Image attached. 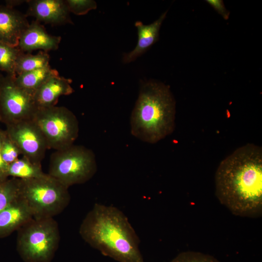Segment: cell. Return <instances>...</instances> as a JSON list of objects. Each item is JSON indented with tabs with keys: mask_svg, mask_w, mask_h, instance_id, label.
I'll return each instance as SVG.
<instances>
[{
	"mask_svg": "<svg viewBox=\"0 0 262 262\" xmlns=\"http://www.w3.org/2000/svg\"><path fill=\"white\" fill-rule=\"evenodd\" d=\"M215 195L233 214L257 217L262 213V149L247 144L223 159L215 174Z\"/></svg>",
	"mask_w": 262,
	"mask_h": 262,
	"instance_id": "cell-1",
	"label": "cell"
},
{
	"mask_svg": "<svg viewBox=\"0 0 262 262\" xmlns=\"http://www.w3.org/2000/svg\"><path fill=\"white\" fill-rule=\"evenodd\" d=\"M79 233L91 247L117 262H144L139 237L116 207L96 203L82 220Z\"/></svg>",
	"mask_w": 262,
	"mask_h": 262,
	"instance_id": "cell-2",
	"label": "cell"
},
{
	"mask_svg": "<svg viewBox=\"0 0 262 262\" xmlns=\"http://www.w3.org/2000/svg\"><path fill=\"white\" fill-rule=\"evenodd\" d=\"M175 114V100L168 86L153 80L143 82L131 114V133L155 144L172 133Z\"/></svg>",
	"mask_w": 262,
	"mask_h": 262,
	"instance_id": "cell-3",
	"label": "cell"
},
{
	"mask_svg": "<svg viewBox=\"0 0 262 262\" xmlns=\"http://www.w3.org/2000/svg\"><path fill=\"white\" fill-rule=\"evenodd\" d=\"M18 195L36 219L53 218L66 209L70 200L68 187L48 174L38 178L18 179Z\"/></svg>",
	"mask_w": 262,
	"mask_h": 262,
	"instance_id": "cell-4",
	"label": "cell"
},
{
	"mask_svg": "<svg viewBox=\"0 0 262 262\" xmlns=\"http://www.w3.org/2000/svg\"><path fill=\"white\" fill-rule=\"evenodd\" d=\"M16 249L25 262H51L58 247L60 233L53 217L33 218L18 230Z\"/></svg>",
	"mask_w": 262,
	"mask_h": 262,
	"instance_id": "cell-5",
	"label": "cell"
},
{
	"mask_svg": "<svg viewBox=\"0 0 262 262\" xmlns=\"http://www.w3.org/2000/svg\"><path fill=\"white\" fill-rule=\"evenodd\" d=\"M97 171L93 151L83 146L73 144L51 154L48 174L69 188L88 181Z\"/></svg>",
	"mask_w": 262,
	"mask_h": 262,
	"instance_id": "cell-6",
	"label": "cell"
},
{
	"mask_svg": "<svg viewBox=\"0 0 262 262\" xmlns=\"http://www.w3.org/2000/svg\"><path fill=\"white\" fill-rule=\"evenodd\" d=\"M32 119L43 133L49 148L57 150L66 148L73 145L78 138V120L64 106L37 108Z\"/></svg>",
	"mask_w": 262,
	"mask_h": 262,
	"instance_id": "cell-7",
	"label": "cell"
},
{
	"mask_svg": "<svg viewBox=\"0 0 262 262\" xmlns=\"http://www.w3.org/2000/svg\"><path fill=\"white\" fill-rule=\"evenodd\" d=\"M15 77L6 75L0 82V122L5 125L32 119L37 109L33 95L17 85Z\"/></svg>",
	"mask_w": 262,
	"mask_h": 262,
	"instance_id": "cell-8",
	"label": "cell"
},
{
	"mask_svg": "<svg viewBox=\"0 0 262 262\" xmlns=\"http://www.w3.org/2000/svg\"><path fill=\"white\" fill-rule=\"evenodd\" d=\"M5 130L19 148L21 155L41 165L48 148L41 131L32 119L7 124Z\"/></svg>",
	"mask_w": 262,
	"mask_h": 262,
	"instance_id": "cell-9",
	"label": "cell"
},
{
	"mask_svg": "<svg viewBox=\"0 0 262 262\" xmlns=\"http://www.w3.org/2000/svg\"><path fill=\"white\" fill-rule=\"evenodd\" d=\"M28 8L26 16H33L39 22L52 25L72 24L70 11L66 0H27Z\"/></svg>",
	"mask_w": 262,
	"mask_h": 262,
	"instance_id": "cell-10",
	"label": "cell"
},
{
	"mask_svg": "<svg viewBox=\"0 0 262 262\" xmlns=\"http://www.w3.org/2000/svg\"><path fill=\"white\" fill-rule=\"evenodd\" d=\"M61 41V36L49 34L40 22L35 20L23 32L17 47L25 53L36 50L48 52L57 49Z\"/></svg>",
	"mask_w": 262,
	"mask_h": 262,
	"instance_id": "cell-11",
	"label": "cell"
},
{
	"mask_svg": "<svg viewBox=\"0 0 262 262\" xmlns=\"http://www.w3.org/2000/svg\"><path fill=\"white\" fill-rule=\"evenodd\" d=\"M26 17L14 8L0 5V42L17 47L20 36L30 24Z\"/></svg>",
	"mask_w": 262,
	"mask_h": 262,
	"instance_id": "cell-12",
	"label": "cell"
},
{
	"mask_svg": "<svg viewBox=\"0 0 262 262\" xmlns=\"http://www.w3.org/2000/svg\"><path fill=\"white\" fill-rule=\"evenodd\" d=\"M33 218L26 202L19 195L0 212V238L18 230Z\"/></svg>",
	"mask_w": 262,
	"mask_h": 262,
	"instance_id": "cell-13",
	"label": "cell"
},
{
	"mask_svg": "<svg viewBox=\"0 0 262 262\" xmlns=\"http://www.w3.org/2000/svg\"><path fill=\"white\" fill-rule=\"evenodd\" d=\"M72 80L59 75L52 76L42 84L33 94L37 108L55 106L59 98L71 94Z\"/></svg>",
	"mask_w": 262,
	"mask_h": 262,
	"instance_id": "cell-14",
	"label": "cell"
},
{
	"mask_svg": "<svg viewBox=\"0 0 262 262\" xmlns=\"http://www.w3.org/2000/svg\"><path fill=\"white\" fill-rule=\"evenodd\" d=\"M167 12L164 13L158 19L150 24L145 25L141 21H137L135 23L137 30V43L131 51L124 54L122 59L124 64L135 61L158 41L160 29Z\"/></svg>",
	"mask_w": 262,
	"mask_h": 262,
	"instance_id": "cell-15",
	"label": "cell"
},
{
	"mask_svg": "<svg viewBox=\"0 0 262 262\" xmlns=\"http://www.w3.org/2000/svg\"><path fill=\"white\" fill-rule=\"evenodd\" d=\"M59 75L50 66L15 76L16 84L27 92L34 94L38 88L50 77Z\"/></svg>",
	"mask_w": 262,
	"mask_h": 262,
	"instance_id": "cell-16",
	"label": "cell"
},
{
	"mask_svg": "<svg viewBox=\"0 0 262 262\" xmlns=\"http://www.w3.org/2000/svg\"><path fill=\"white\" fill-rule=\"evenodd\" d=\"M46 174L43 172L41 165L34 163L24 156L8 166V178L30 180L42 177Z\"/></svg>",
	"mask_w": 262,
	"mask_h": 262,
	"instance_id": "cell-17",
	"label": "cell"
},
{
	"mask_svg": "<svg viewBox=\"0 0 262 262\" xmlns=\"http://www.w3.org/2000/svg\"><path fill=\"white\" fill-rule=\"evenodd\" d=\"M50 57L48 52L39 51L35 54L22 52L16 65V76L49 66Z\"/></svg>",
	"mask_w": 262,
	"mask_h": 262,
	"instance_id": "cell-18",
	"label": "cell"
},
{
	"mask_svg": "<svg viewBox=\"0 0 262 262\" xmlns=\"http://www.w3.org/2000/svg\"><path fill=\"white\" fill-rule=\"evenodd\" d=\"M22 51L19 48L0 42V71L6 75L16 76L17 59Z\"/></svg>",
	"mask_w": 262,
	"mask_h": 262,
	"instance_id": "cell-19",
	"label": "cell"
},
{
	"mask_svg": "<svg viewBox=\"0 0 262 262\" xmlns=\"http://www.w3.org/2000/svg\"><path fill=\"white\" fill-rule=\"evenodd\" d=\"M0 150L2 159L8 166L19 158L21 152L5 130H1Z\"/></svg>",
	"mask_w": 262,
	"mask_h": 262,
	"instance_id": "cell-20",
	"label": "cell"
},
{
	"mask_svg": "<svg viewBox=\"0 0 262 262\" xmlns=\"http://www.w3.org/2000/svg\"><path fill=\"white\" fill-rule=\"evenodd\" d=\"M18 196V179L9 178L0 182V212Z\"/></svg>",
	"mask_w": 262,
	"mask_h": 262,
	"instance_id": "cell-21",
	"label": "cell"
},
{
	"mask_svg": "<svg viewBox=\"0 0 262 262\" xmlns=\"http://www.w3.org/2000/svg\"><path fill=\"white\" fill-rule=\"evenodd\" d=\"M170 262H220L214 257L196 251H185L179 254Z\"/></svg>",
	"mask_w": 262,
	"mask_h": 262,
	"instance_id": "cell-22",
	"label": "cell"
},
{
	"mask_svg": "<svg viewBox=\"0 0 262 262\" xmlns=\"http://www.w3.org/2000/svg\"><path fill=\"white\" fill-rule=\"evenodd\" d=\"M70 13L78 16L84 15L95 10L97 4L93 0H66Z\"/></svg>",
	"mask_w": 262,
	"mask_h": 262,
	"instance_id": "cell-23",
	"label": "cell"
},
{
	"mask_svg": "<svg viewBox=\"0 0 262 262\" xmlns=\"http://www.w3.org/2000/svg\"><path fill=\"white\" fill-rule=\"evenodd\" d=\"M206 2L212 6L225 19H228L229 12L225 7L222 0H208Z\"/></svg>",
	"mask_w": 262,
	"mask_h": 262,
	"instance_id": "cell-24",
	"label": "cell"
},
{
	"mask_svg": "<svg viewBox=\"0 0 262 262\" xmlns=\"http://www.w3.org/2000/svg\"><path fill=\"white\" fill-rule=\"evenodd\" d=\"M0 132L1 129H0ZM8 165H6L3 162L0 150V182L4 181L8 179L7 175Z\"/></svg>",
	"mask_w": 262,
	"mask_h": 262,
	"instance_id": "cell-25",
	"label": "cell"
},
{
	"mask_svg": "<svg viewBox=\"0 0 262 262\" xmlns=\"http://www.w3.org/2000/svg\"><path fill=\"white\" fill-rule=\"evenodd\" d=\"M22 0H5V5L14 8L16 5H17L22 3Z\"/></svg>",
	"mask_w": 262,
	"mask_h": 262,
	"instance_id": "cell-26",
	"label": "cell"
},
{
	"mask_svg": "<svg viewBox=\"0 0 262 262\" xmlns=\"http://www.w3.org/2000/svg\"><path fill=\"white\" fill-rule=\"evenodd\" d=\"M3 76H4L0 72V82L2 80Z\"/></svg>",
	"mask_w": 262,
	"mask_h": 262,
	"instance_id": "cell-27",
	"label": "cell"
}]
</instances>
